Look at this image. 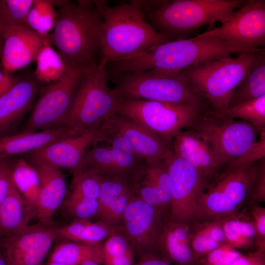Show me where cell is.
<instances>
[{
	"label": "cell",
	"instance_id": "1",
	"mask_svg": "<svg viewBox=\"0 0 265 265\" xmlns=\"http://www.w3.org/2000/svg\"><path fill=\"white\" fill-rule=\"evenodd\" d=\"M103 19L99 62L106 64L137 56L174 40L157 31L146 20L138 0L109 6L95 0Z\"/></svg>",
	"mask_w": 265,
	"mask_h": 265
},
{
	"label": "cell",
	"instance_id": "2",
	"mask_svg": "<svg viewBox=\"0 0 265 265\" xmlns=\"http://www.w3.org/2000/svg\"><path fill=\"white\" fill-rule=\"evenodd\" d=\"M58 7L53 31L49 35L51 45L68 69L97 63L103 19L95 0H62Z\"/></svg>",
	"mask_w": 265,
	"mask_h": 265
},
{
	"label": "cell",
	"instance_id": "3",
	"mask_svg": "<svg viewBox=\"0 0 265 265\" xmlns=\"http://www.w3.org/2000/svg\"><path fill=\"white\" fill-rule=\"evenodd\" d=\"M238 53L214 36L171 40L133 57L109 63L110 76L149 70L181 71Z\"/></svg>",
	"mask_w": 265,
	"mask_h": 265
},
{
	"label": "cell",
	"instance_id": "4",
	"mask_svg": "<svg viewBox=\"0 0 265 265\" xmlns=\"http://www.w3.org/2000/svg\"><path fill=\"white\" fill-rule=\"evenodd\" d=\"M138 1L153 27L177 40L203 25L225 23L246 0Z\"/></svg>",
	"mask_w": 265,
	"mask_h": 265
},
{
	"label": "cell",
	"instance_id": "5",
	"mask_svg": "<svg viewBox=\"0 0 265 265\" xmlns=\"http://www.w3.org/2000/svg\"><path fill=\"white\" fill-rule=\"evenodd\" d=\"M264 54V49L241 53L237 57H224L180 72L211 109L222 115L237 87Z\"/></svg>",
	"mask_w": 265,
	"mask_h": 265
},
{
	"label": "cell",
	"instance_id": "6",
	"mask_svg": "<svg viewBox=\"0 0 265 265\" xmlns=\"http://www.w3.org/2000/svg\"><path fill=\"white\" fill-rule=\"evenodd\" d=\"M106 66L98 62L85 69L61 126L79 134L101 126L116 113L119 98L108 85Z\"/></svg>",
	"mask_w": 265,
	"mask_h": 265
},
{
	"label": "cell",
	"instance_id": "7",
	"mask_svg": "<svg viewBox=\"0 0 265 265\" xmlns=\"http://www.w3.org/2000/svg\"><path fill=\"white\" fill-rule=\"evenodd\" d=\"M110 77L119 98L193 104L211 108L181 72L149 70Z\"/></svg>",
	"mask_w": 265,
	"mask_h": 265
},
{
	"label": "cell",
	"instance_id": "8",
	"mask_svg": "<svg viewBox=\"0 0 265 265\" xmlns=\"http://www.w3.org/2000/svg\"><path fill=\"white\" fill-rule=\"evenodd\" d=\"M186 129L209 145L223 169L257 141L259 133L248 122L229 118L211 108L204 110Z\"/></svg>",
	"mask_w": 265,
	"mask_h": 265
},
{
	"label": "cell",
	"instance_id": "9",
	"mask_svg": "<svg viewBox=\"0 0 265 265\" xmlns=\"http://www.w3.org/2000/svg\"><path fill=\"white\" fill-rule=\"evenodd\" d=\"M209 108L193 104L119 98L116 113L132 120L171 145L178 133Z\"/></svg>",
	"mask_w": 265,
	"mask_h": 265
},
{
	"label": "cell",
	"instance_id": "10",
	"mask_svg": "<svg viewBox=\"0 0 265 265\" xmlns=\"http://www.w3.org/2000/svg\"><path fill=\"white\" fill-rule=\"evenodd\" d=\"M256 175L255 163L223 169L201 193L195 220L222 218L239 211L249 199Z\"/></svg>",
	"mask_w": 265,
	"mask_h": 265
},
{
	"label": "cell",
	"instance_id": "11",
	"mask_svg": "<svg viewBox=\"0 0 265 265\" xmlns=\"http://www.w3.org/2000/svg\"><path fill=\"white\" fill-rule=\"evenodd\" d=\"M87 67L68 69L58 80L41 88L28 118L18 132H38L61 126Z\"/></svg>",
	"mask_w": 265,
	"mask_h": 265
},
{
	"label": "cell",
	"instance_id": "12",
	"mask_svg": "<svg viewBox=\"0 0 265 265\" xmlns=\"http://www.w3.org/2000/svg\"><path fill=\"white\" fill-rule=\"evenodd\" d=\"M214 36L238 53L265 45V0H246L221 26L198 35Z\"/></svg>",
	"mask_w": 265,
	"mask_h": 265
},
{
	"label": "cell",
	"instance_id": "13",
	"mask_svg": "<svg viewBox=\"0 0 265 265\" xmlns=\"http://www.w3.org/2000/svg\"><path fill=\"white\" fill-rule=\"evenodd\" d=\"M168 217L167 213L135 195L115 229L125 236L138 258L151 254L161 256L159 240L163 224Z\"/></svg>",
	"mask_w": 265,
	"mask_h": 265
},
{
	"label": "cell",
	"instance_id": "14",
	"mask_svg": "<svg viewBox=\"0 0 265 265\" xmlns=\"http://www.w3.org/2000/svg\"><path fill=\"white\" fill-rule=\"evenodd\" d=\"M163 161L171 185L168 218L191 223L196 218L199 197L208 183L196 169L172 150Z\"/></svg>",
	"mask_w": 265,
	"mask_h": 265
},
{
	"label": "cell",
	"instance_id": "15",
	"mask_svg": "<svg viewBox=\"0 0 265 265\" xmlns=\"http://www.w3.org/2000/svg\"><path fill=\"white\" fill-rule=\"evenodd\" d=\"M106 135L104 142L108 145L97 144L90 148L78 171L124 177L133 181L144 169L146 163L133 153L122 137L117 134Z\"/></svg>",
	"mask_w": 265,
	"mask_h": 265
},
{
	"label": "cell",
	"instance_id": "16",
	"mask_svg": "<svg viewBox=\"0 0 265 265\" xmlns=\"http://www.w3.org/2000/svg\"><path fill=\"white\" fill-rule=\"evenodd\" d=\"M58 238L53 223L28 225L0 240L7 265H43L53 242Z\"/></svg>",
	"mask_w": 265,
	"mask_h": 265
},
{
	"label": "cell",
	"instance_id": "17",
	"mask_svg": "<svg viewBox=\"0 0 265 265\" xmlns=\"http://www.w3.org/2000/svg\"><path fill=\"white\" fill-rule=\"evenodd\" d=\"M105 139L106 134L101 126L87 129L27 154L28 160L44 162L74 173L80 169L86 151Z\"/></svg>",
	"mask_w": 265,
	"mask_h": 265
},
{
	"label": "cell",
	"instance_id": "18",
	"mask_svg": "<svg viewBox=\"0 0 265 265\" xmlns=\"http://www.w3.org/2000/svg\"><path fill=\"white\" fill-rule=\"evenodd\" d=\"M106 134H117L127 142L133 153L149 165L164 160L171 145L132 120L115 113L102 125Z\"/></svg>",
	"mask_w": 265,
	"mask_h": 265
},
{
	"label": "cell",
	"instance_id": "19",
	"mask_svg": "<svg viewBox=\"0 0 265 265\" xmlns=\"http://www.w3.org/2000/svg\"><path fill=\"white\" fill-rule=\"evenodd\" d=\"M0 29L3 39L1 69L8 74L35 62L41 49L50 44L49 36L40 35L26 24L10 25L0 18Z\"/></svg>",
	"mask_w": 265,
	"mask_h": 265
},
{
	"label": "cell",
	"instance_id": "20",
	"mask_svg": "<svg viewBox=\"0 0 265 265\" xmlns=\"http://www.w3.org/2000/svg\"><path fill=\"white\" fill-rule=\"evenodd\" d=\"M35 78H19L7 93L0 97V137L16 133L30 110L41 89Z\"/></svg>",
	"mask_w": 265,
	"mask_h": 265
},
{
	"label": "cell",
	"instance_id": "21",
	"mask_svg": "<svg viewBox=\"0 0 265 265\" xmlns=\"http://www.w3.org/2000/svg\"><path fill=\"white\" fill-rule=\"evenodd\" d=\"M172 151L195 169L210 183L223 170L209 145L188 131H182L173 138Z\"/></svg>",
	"mask_w": 265,
	"mask_h": 265
},
{
	"label": "cell",
	"instance_id": "22",
	"mask_svg": "<svg viewBox=\"0 0 265 265\" xmlns=\"http://www.w3.org/2000/svg\"><path fill=\"white\" fill-rule=\"evenodd\" d=\"M36 168L40 188L35 216L39 222L52 224V218L61 206L66 193V182L61 170L42 161H30Z\"/></svg>",
	"mask_w": 265,
	"mask_h": 265
},
{
	"label": "cell",
	"instance_id": "23",
	"mask_svg": "<svg viewBox=\"0 0 265 265\" xmlns=\"http://www.w3.org/2000/svg\"><path fill=\"white\" fill-rule=\"evenodd\" d=\"M136 195L153 207L169 214L171 199L170 178L163 161L146 164L133 181Z\"/></svg>",
	"mask_w": 265,
	"mask_h": 265
},
{
	"label": "cell",
	"instance_id": "24",
	"mask_svg": "<svg viewBox=\"0 0 265 265\" xmlns=\"http://www.w3.org/2000/svg\"><path fill=\"white\" fill-rule=\"evenodd\" d=\"M161 256L175 265H196L190 242V223L170 219L162 226L159 245Z\"/></svg>",
	"mask_w": 265,
	"mask_h": 265
},
{
	"label": "cell",
	"instance_id": "25",
	"mask_svg": "<svg viewBox=\"0 0 265 265\" xmlns=\"http://www.w3.org/2000/svg\"><path fill=\"white\" fill-rule=\"evenodd\" d=\"M78 134L64 126L35 132H19L0 137V160L28 154L56 140Z\"/></svg>",
	"mask_w": 265,
	"mask_h": 265
},
{
	"label": "cell",
	"instance_id": "26",
	"mask_svg": "<svg viewBox=\"0 0 265 265\" xmlns=\"http://www.w3.org/2000/svg\"><path fill=\"white\" fill-rule=\"evenodd\" d=\"M35 216L12 181L7 195L0 204V240L27 227Z\"/></svg>",
	"mask_w": 265,
	"mask_h": 265
},
{
	"label": "cell",
	"instance_id": "27",
	"mask_svg": "<svg viewBox=\"0 0 265 265\" xmlns=\"http://www.w3.org/2000/svg\"><path fill=\"white\" fill-rule=\"evenodd\" d=\"M190 242L196 261L226 243L221 218L196 220L190 223Z\"/></svg>",
	"mask_w": 265,
	"mask_h": 265
},
{
	"label": "cell",
	"instance_id": "28",
	"mask_svg": "<svg viewBox=\"0 0 265 265\" xmlns=\"http://www.w3.org/2000/svg\"><path fill=\"white\" fill-rule=\"evenodd\" d=\"M221 219L226 244L238 250L255 246V230L249 214L238 211Z\"/></svg>",
	"mask_w": 265,
	"mask_h": 265
},
{
	"label": "cell",
	"instance_id": "29",
	"mask_svg": "<svg viewBox=\"0 0 265 265\" xmlns=\"http://www.w3.org/2000/svg\"><path fill=\"white\" fill-rule=\"evenodd\" d=\"M11 178L16 188L36 214L40 183L35 167L23 158L12 161Z\"/></svg>",
	"mask_w": 265,
	"mask_h": 265
},
{
	"label": "cell",
	"instance_id": "30",
	"mask_svg": "<svg viewBox=\"0 0 265 265\" xmlns=\"http://www.w3.org/2000/svg\"><path fill=\"white\" fill-rule=\"evenodd\" d=\"M115 230L104 223L87 220H74L61 227H57L58 238L69 241L89 244H101Z\"/></svg>",
	"mask_w": 265,
	"mask_h": 265
},
{
	"label": "cell",
	"instance_id": "31",
	"mask_svg": "<svg viewBox=\"0 0 265 265\" xmlns=\"http://www.w3.org/2000/svg\"><path fill=\"white\" fill-rule=\"evenodd\" d=\"M102 244H89L68 240L54 248L49 262L81 265L86 261H92L103 265Z\"/></svg>",
	"mask_w": 265,
	"mask_h": 265
},
{
	"label": "cell",
	"instance_id": "32",
	"mask_svg": "<svg viewBox=\"0 0 265 265\" xmlns=\"http://www.w3.org/2000/svg\"><path fill=\"white\" fill-rule=\"evenodd\" d=\"M264 95H265V54L262 56L237 87L227 109Z\"/></svg>",
	"mask_w": 265,
	"mask_h": 265
},
{
	"label": "cell",
	"instance_id": "33",
	"mask_svg": "<svg viewBox=\"0 0 265 265\" xmlns=\"http://www.w3.org/2000/svg\"><path fill=\"white\" fill-rule=\"evenodd\" d=\"M35 62L34 77L40 84H48L58 80L68 69L60 54L50 43L41 49Z\"/></svg>",
	"mask_w": 265,
	"mask_h": 265
},
{
	"label": "cell",
	"instance_id": "34",
	"mask_svg": "<svg viewBox=\"0 0 265 265\" xmlns=\"http://www.w3.org/2000/svg\"><path fill=\"white\" fill-rule=\"evenodd\" d=\"M100 191L98 199L99 208L97 217L99 220L108 208L121 195L134 189L133 180L121 176L99 175Z\"/></svg>",
	"mask_w": 265,
	"mask_h": 265
},
{
	"label": "cell",
	"instance_id": "35",
	"mask_svg": "<svg viewBox=\"0 0 265 265\" xmlns=\"http://www.w3.org/2000/svg\"><path fill=\"white\" fill-rule=\"evenodd\" d=\"M56 17L53 0H34L26 24L40 35L47 36L54 27Z\"/></svg>",
	"mask_w": 265,
	"mask_h": 265
},
{
	"label": "cell",
	"instance_id": "36",
	"mask_svg": "<svg viewBox=\"0 0 265 265\" xmlns=\"http://www.w3.org/2000/svg\"><path fill=\"white\" fill-rule=\"evenodd\" d=\"M222 115L246 121L259 133L265 131V95L237 104L228 108Z\"/></svg>",
	"mask_w": 265,
	"mask_h": 265
},
{
	"label": "cell",
	"instance_id": "37",
	"mask_svg": "<svg viewBox=\"0 0 265 265\" xmlns=\"http://www.w3.org/2000/svg\"><path fill=\"white\" fill-rule=\"evenodd\" d=\"M65 212L74 220H87L97 216L98 200L81 197L73 193L65 198L62 205Z\"/></svg>",
	"mask_w": 265,
	"mask_h": 265
},
{
	"label": "cell",
	"instance_id": "38",
	"mask_svg": "<svg viewBox=\"0 0 265 265\" xmlns=\"http://www.w3.org/2000/svg\"><path fill=\"white\" fill-rule=\"evenodd\" d=\"M71 193L85 198L98 200L100 191L98 175L89 171L73 173Z\"/></svg>",
	"mask_w": 265,
	"mask_h": 265
},
{
	"label": "cell",
	"instance_id": "39",
	"mask_svg": "<svg viewBox=\"0 0 265 265\" xmlns=\"http://www.w3.org/2000/svg\"><path fill=\"white\" fill-rule=\"evenodd\" d=\"M34 0H0V18L10 25L26 24Z\"/></svg>",
	"mask_w": 265,
	"mask_h": 265
},
{
	"label": "cell",
	"instance_id": "40",
	"mask_svg": "<svg viewBox=\"0 0 265 265\" xmlns=\"http://www.w3.org/2000/svg\"><path fill=\"white\" fill-rule=\"evenodd\" d=\"M241 254L224 243L198 259L196 265H232Z\"/></svg>",
	"mask_w": 265,
	"mask_h": 265
},
{
	"label": "cell",
	"instance_id": "41",
	"mask_svg": "<svg viewBox=\"0 0 265 265\" xmlns=\"http://www.w3.org/2000/svg\"><path fill=\"white\" fill-rule=\"evenodd\" d=\"M102 251L104 262L134 252L125 236L115 229L102 244Z\"/></svg>",
	"mask_w": 265,
	"mask_h": 265
},
{
	"label": "cell",
	"instance_id": "42",
	"mask_svg": "<svg viewBox=\"0 0 265 265\" xmlns=\"http://www.w3.org/2000/svg\"><path fill=\"white\" fill-rule=\"evenodd\" d=\"M135 195L134 189H132L119 196L98 221L115 229L119 225L128 205Z\"/></svg>",
	"mask_w": 265,
	"mask_h": 265
},
{
	"label": "cell",
	"instance_id": "43",
	"mask_svg": "<svg viewBox=\"0 0 265 265\" xmlns=\"http://www.w3.org/2000/svg\"><path fill=\"white\" fill-rule=\"evenodd\" d=\"M259 133V140L245 153L235 159L225 169L251 165L265 158V131Z\"/></svg>",
	"mask_w": 265,
	"mask_h": 265
},
{
	"label": "cell",
	"instance_id": "44",
	"mask_svg": "<svg viewBox=\"0 0 265 265\" xmlns=\"http://www.w3.org/2000/svg\"><path fill=\"white\" fill-rule=\"evenodd\" d=\"M249 215L255 230V248L265 252V208L259 204H253Z\"/></svg>",
	"mask_w": 265,
	"mask_h": 265
},
{
	"label": "cell",
	"instance_id": "45",
	"mask_svg": "<svg viewBox=\"0 0 265 265\" xmlns=\"http://www.w3.org/2000/svg\"><path fill=\"white\" fill-rule=\"evenodd\" d=\"M256 175L248 200L252 204L265 201V159L255 162Z\"/></svg>",
	"mask_w": 265,
	"mask_h": 265
},
{
	"label": "cell",
	"instance_id": "46",
	"mask_svg": "<svg viewBox=\"0 0 265 265\" xmlns=\"http://www.w3.org/2000/svg\"><path fill=\"white\" fill-rule=\"evenodd\" d=\"M12 162L10 159L0 160V204L7 195L12 183Z\"/></svg>",
	"mask_w": 265,
	"mask_h": 265
},
{
	"label": "cell",
	"instance_id": "47",
	"mask_svg": "<svg viewBox=\"0 0 265 265\" xmlns=\"http://www.w3.org/2000/svg\"><path fill=\"white\" fill-rule=\"evenodd\" d=\"M232 265H265V252L256 249L246 254H241Z\"/></svg>",
	"mask_w": 265,
	"mask_h": 265
},
{
	"label": "cell",
	"instance_id": "48",
	"mask_svg": "<svg viewBox=\"0 0 265 265\" xmlns=\"http://www.w3.org/2000/svg\"><path fill=\"white\" fill-rule=\"evenodd\" d=\"M19 78L4 72L0 69V97L10 90Z\"/></svg>",
	"mask_w": 265,
	"mask_h": 265
},
{
	"label": "cell",
	"instance_id": "49",
	"mask_svg": "<svg viewBox=\"0 0 265 265\" xmlns=\"http://www.w3.org/2000/svg\"><path fill=\"white\" fill-rule=\"evenodd\" d=\"M132 265H175L159 255L151 254L141 257Z\"/></svg>",
	"mask_w": 265,
	"mask_h": 265
},
{
	"label": "cell",
	"instance_id": "50",
	"mask_svg": "<svg viewBox=\"0 0 265 265\" xmlns=\"http://www.w3.org/2000/svg\"><path fill=\"white\" fill-rule=\"evenodd\" d=\"M134 252L104 261V265H132L135 258Z\"/></svg>",
	"mask_w": 265,
	"mask_h": 265
},
{
	"label": "cell",
	"instance_id": "51",
	"mask_svg": "<svg viewBox=\"0 0 265 265\" xmlns=\"http://www.w3.org/2000/svg\"><path fill=\"white\" fill-rule=\"evenodd\" d=\"M1 251V247H0V265H7L4 254Z\"/></svg>",
	"mask_w": 265,
	"mask_h": 265
},
{
	"label": "cell",
	"instance_id": "52",
	"mask_svg": "<svg viewBox=\"0 0 265 265\" xmlns=\"http://www.w3.org/2000/svg\"><path fill=\"white\" fill-rule=\"evenodd\" d=\"M2 47H3V39L1 34L0 29V59L1 57Z\"/></svg>",
	"mask_w": 265,
	"mask_h": 265
},
{
	"label": "cell",
	"instance_id": "53",
	"mask_svg": "<svg viewBox=\"0 0 265 265\" xmlns=\"http://www.w3.org/2000/svg\"><path fill=\"white\" fill-rule=\"evenodd\" d=\"M81 265H100L94 261H86L83 262Z\"/></svg>",
	"mask_w": 265,
	"mask_h": 265
},
{
	"label": "cell",
	"instance_id": "54",
	"mask_svg": "<svg viewBox=\"0 0 265 265\" xmlns=\"http://www.w3.org/2000/svg\"><path fill=\"white\" fill-rule=\"evenodd\" d=\"M45 265H66L61 264V263H55V262H48V263Z\"/></svg>",
	"mask_w": 265,
	"mask_h": 265
},
{
	"label": "cell",
	"instance_id": "55",
	"mask_svg": "<svg viewBox=\"0 0 265 265\" xmlns=\"http://www.w3.org/2000/svg\"></svg>",
	"mask_w": 265,
	"mask_h": 265
}]
</instances>
